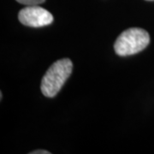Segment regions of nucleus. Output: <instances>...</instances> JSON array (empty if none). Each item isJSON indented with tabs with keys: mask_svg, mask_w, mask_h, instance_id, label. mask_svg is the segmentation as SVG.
<instances>
[{
	"mask_svg": "<svg viewBox=\"0 0 154 154\" xmlns=\"http://www.w3.org/2000/svg\"><path fill=\"white\" fill-rule=\"evenodd\" d=\"M73 63L70 59L63 58L56 61L48 69L41 81L40 89L42 94L48 98L55 97L71 75Z\"/></svg>",
	"mask_w": 154,
	"mask_h": 154,
	"instance_id": "obj_1",
	"label": "nucleus"
},
{
	"mask_svg": "<svg viewBox=\"0 0 154 154\" xmlns=\"http://www.w3.org/2000/svg\"><path fill=\"white\" fill-rule=\"evenodd\" d=\"M150 43L149 33L142 28H131L118 36L114 45L117 55L126 57L143 51Z\"/></svg>",
	"mask_w": 154,
	"mask_h": 154,
	"instance_id": "obj_2",
	"label": "nucleus"
},
{
	"mask_svg": "<svg viewBox=\"0 0 154 154\" xmlns=\"http://www.w3.org/2000/svg\"><path fill=\"white\" fill-rule=\"evenodd\" d=\"M18 19L22 24L32 28L48 26L53 22V17L49 11L38 5H29L21 10Z\"/></svg>",
	"mask_w": 154,
	"mask_h": 154,
	"instance_id": "obj_3",
	"label": "nucleus"
},
{
	"mask_svg": "<svg viewBox=\"0 0 154 154\" xmlns=\"http://www.w3.org/2000/svg\"><path fill=\"white\" fill-rule=\"evenodd\" d=\"M18 3L25 5H38L40 4H43L45 0H17Z\"/></svg>",
	"mask_w": 154,
	"mask_h": 154,
	"instance_id": "obj_4",
	"label": "nucleus"
},
{
	"mask_svg": "<svg viewBox=\"0 0 154 154\" xmlns=\"http://www.w3.org/2000/svg\"><path fill=\"white\" fill-rule=\"evenodd\" d=\"M30 154H51L50 152H47L45 150H37V151H33L32 152H29Z\"/></svg>",
	"mask_w": 154,
	"mask_h": 154,
	"instance_id": "obj_5",
	"label": "nucleus"
},
{
	"mask_svg": "<svg viewBox=\"0 0 154 154\" xmlns=\"http://www.w3.org/2000/svg\"><path fill=\"white\" fill-rule=\"evenodd\" d=\"M0 99H3V94H2V93L0 94Z\"/></svg>",
	"mask_w": 154,
	"mask_h": 154,
	"instance_id": "obj_6",
	"label": "nucleus"
},
{
	"mask_svg": "<svg viewBox=\"0 0 154 154\" xmlns=\"http://www.w3.org/2000/svg\"><path fill=\"white\" fill-rule=\"evenodd\" d=\"M147 1H153V0H147Z\"/></svg>",
	"mask_w": 154,
	"mask_h": 154,
	"instance_id": "obj_7",
	"label": "nucleus"
}]
</instances>
